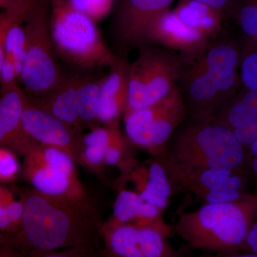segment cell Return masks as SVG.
Returning a JSON list of instances; mask_svg holds the SVG:
<instances>
[{"label":"cell","mask_w":257,"mask_h":257,"mask_svg":"<svg viewBox=\"0 0 257 257\" xmlns=\"http://www.w3.org/2000/svg\"><path fill=\"white\" fill-rule=\"evenodd\" d=\"M256 214L257 194H249L234 202L205 204L182 213L172 231L193 248L236 254L242 251Z\"/></svg>","instance_id":"3957f363"},{"label":"cell","mask_w":257,"mask_h":257,"mask_svg":"<svg viewBox=\"0 0 257 257\" xmlns=\"http://www.w3.org/2000/svg\"><path fill=\"white\" fill-rule=\"evenodd\" d=\"M102 230L107 248L116 256L162 257L173 254L165 241L167 233L159 228L107 222Z\"/></svg>","instance_id":"7c38bea8"},{"label":"cell","mask_w":257,"mask_h":257,"mask_svg":"<svg viewBox=\"0 0 257 257\" xmlns=\"http://www.w3.org/2000/svg\"><path fill=\"white\" fill-rule=\"evenodd\" d=\"M72 5L94 22L99 21L110 12L113 0H69Z\"/></svg>","instance_id":"d4e9b609"},{"label":"cell","mask_w":257,"mask_h":257,"mask_svg":"<svg viewBox=\"0 0 257 257\" xmlns=\"http://www.w3.org/2000/svg\"><path fill=\"white\" fill-rule=\"evenodd\" d=\"M190 1L197 2L216 10L224 17L225 23L234 3V0H190Z\"/></svg>","instance_id":"4dcf8cb0"},{"label":"cell","mask_w":257,"mask_h":257,"mask_svg":"<svg viewBox=\"0 0 257 257\" xmlns=\"http://www.w3.org/2000/svg\"><path fill=\"white\" fill-rule=\"evenodd\" d=\"M50 28L56 55L74 68H111L117 62L95 22L76 9L69 0H52Z\"/></svg>","instance_id":"5b68a950"},{"label":"cell","mask_w":257,"mask_h":257,"mask_svg":"<svg viewBox=\"0 0 257 257\" xmlns=\"http://www.w3.org/2000/svg\"><path fill=\"white\" fill-rule=\"evenodd\" d=\"M28 13L18 14L8 12L3 34L5 56L10 57L14 62L19 78L21 73L26 50L25 20Z\"/></svg>","instance_id":"44dd1931"},{"label":"cell","mask_w":257,"mask_h":257,"mask_svg":"<svg viewBox=\"0 0 257 257\" xmlns=\"http://www.w3.org/2000/svg\"><path fill=\"white\" fill-rule=\"evenodd\" d=\"M187 117L183 96L177 85L155 104L124 114L125 131L128 140L138 146L160 148Z\"/></svg>","instance_id":"9c48e42d"},{"label":"cell","mask_w":257,"mask_h":257,"mask_svg":"<svg viewBox=\"0 0 257 257\" xmlns=\"http://www.w3.org/2000/svg\"><path fill=\"white\" fill-rule=\"evenodd\" d=\"M7 17H8V12H0V68H1L2 64L5 60V53L4 50V42H3V34H4V29L5 23H6Z\"/></svg>","instance_id":"d6a6232c"},{"label":"cell","mask_w":257,"mask_h":257,"mask_svg":"<svg viewBox=\"0 0 257 257\" xmlns=\"http://www.w3.org/2000/svg\"><path fill=\"white\" fill-rule=\"evenodd\" d=\"M28 96V95H27ZM24 130L37 143L60 149L80 163L82 136L69 126L34 104L28 96L22 117Z\"/></svg>","instance_id":"4fadbf2b"},{"label":"cell","mask_w":257,"mask_h":257,"mask_svg":"<svg viewBox=\"0 0 257 257\" xmlns=\"http://www.w3.org/2000/svg\"><path fill=\"white\" fill-rule=\"evenodd\" d=\"M15 199L9 189L0 185V229L12 231L9 219L7 216V207L9 203Z\"/></svg>","instance_id":"f1b7e54d"},{"label":"cell","mask_w":257,"mask_h":257,"mask_svg":"<svg viewBox=\"0 0 257 257\" xmlns=\"http://www.w3.org/2000/svg\"><path fill=\"white\" fill-rule=\"evenodd\" d=\"M229 20L239 29L241 42L257 45V0H234L226 23Z\"/></svg>","instance_id":"603a6c76"},{"label":"cell","mask_w":257,"mask_h":257,"mask_svg":"<svg viewBox=\"0 0 257 257\" xmlns=\"http://www.w3.org/2000/svg\"><path fill=\"white\" fill-rule=\"evenodd\" d=\"M20 78L13 61L5 56L0 68V93L6 92L19 85Z\"/></svg>","instance_id":"83f0119b"},{"label":"cell","mask_w":257,"mask_h":257,"mask_svg":"<svg viewBox=\"0 0 257 257\" xmlns=\"http://www.w3.org/2000/svg\"><path fill=\"white\" fill-rule=\"evenodd\" d=\"M27 99L19 85L0 93V147L23 157L39 144L24 130L22 123Z\"/></svg>","instance_id":"2e32d148"},{"label":"cell","mask_w":257,"mask_h":257,"mask_svg":"<svg viewBox=\"0 0 257 257\" xmlns=\"http://www.w3.org/2000/svg\"><path fill=\"white\" fill-rule=\"evenodd\" d=\"M128 64V104L124 114L155 104L177 85L182 58L173 51L158 45H143Z\"/></svg>","instance_id":"52a82bcc"},{"label":"cell","mask_w":257,"mask_h":257,"mask_svg":"<svg viewBox=\"0 0 257 257\" xmlns=\"http://www.w3.org/2000/svg\"><path fill=\"white\" fill-rule=\"evenodd\" d=\"M170 179L206 204L234 202L248 195L243 170L210 169L192 172L167 171Z\"/></svg>","instance_id":"8fae6325"},{"label":"cell","mask_w":257,"mask_h":257,"mask_svg":"<svg viewBox=\"0 0 257 257\" xmlns=\"http://www.w3.org/2000/svg\"><path fill=\"white\" fill-rule=\"evenodd\" d=\"M212 120L229 130L247 149L257 140V92L240 87Z\"/></svg>","instance_id":"9a60e30c"},{"label":"cell","mask_w":257,"mask_h":257,"mask_svg":"<svg viewBox=\"0 0 257 257\" xmlns=\"http://www.w3.org/2000/svg\"><path fill=\"white\" fill-rule=\"evenodd\" d=\"M27 44L20 82L29 99L39 104L57 87L63 75L56 60L50 18L44 5L35 2L25 20Z\"/></svg>","instance_id":"8992f818"},{"label":"cell","mask_w":257,"mask_h":257,"mask_svg":"<svg viewBox=\"0 0 257 257\" xmlns=\"http://www.w3.org/2000/svg\"><path fill=\"white\" fill-rule=\"evenodd\" d=\"M106 151L105 147L82 145L79 164L96 173L101 174L106 166Z\"/></svg>","instance_id":"484cf974"},{"label":"cell","mask_w":257,"mask_h":257,"mask_svg":"<svg viewBox=\"0 0 257 257\" xmlns=\"http://www.w3.org/2000/svg\"><path fill=\"white\" fill-rule=\"evenodd\" d=\"M217 37L188 10L177 7L152 24L147 32L146 45H158L184 58L197 53Z\"/></svg>","instance_id":"30bf717a"},{"label":"cell","mask_w":257,"mask_h":257,"mask_svg":"<svg viewBox=\"0 0 257 257\" xmlns=\"http://www.w3.org/2000/svg\"><path fill=\"white\" fill-rule=\"evenodd\" d=\"M121 172L125 179L133 182L135 192L144 200L161 210L167 207L172 194V184L162 162L153 161L138 165L133 160Z\"/></svg>","instance_id":"ac0fdd59"},{"label":"cell","mask_w":257,"mask_h":257,"mask_svg":"<svg viewBox=\"0 0 257 257\" xmlns=\"http://www.w3.org/2000/svg\"><path fill=\"white\" fill-rule=\"evenodd\" d=\"M161 211L156 206L144 200L135 191L121 189L115 200L112 219L109 222L154 226L168 234L172 226L163 222Z\"/></svg>","instance_id":"d6986e66"},{"label":"cell","mask_w":257,"mask_h":257,"mask_svg":"<svg viewBox=\"0 0 257 257\" xmlns=\"http://www.w3.org/2000/svg\"><path fill=\"white\" fill-rule=\"evenodd\" d=\"M20 170L17 154L9 148L0 147V184L14 180L18 177Z\"/></svg>","instance_id":"4316f807"},{"label":"cell","mask_w":257,"mask_h":257,"mask_svg":"<svg viewBox=\"0 0 257 257\" xmlns=\"http://www.w3.org/2000/svg\"><path fill=\"white\" fill-rule=\"evenodd\" d=\"M74 162L60 149L39 143L24 156L22 175L34 189L43 194L88 199Z\"/></svg>","instance_id":"ba28073f"},{"label":"cell","mask_w":257,"mask_h":257,"mask_svg":"<svg viewBox=\"0 0 257 257\" xmlns=\"http://www.w3.org/2000/svg\"><path fill=\"white\" fill-rule=\"evenodd\" d=\"M239 75L241 87L257 92V45L241 42Z\"/></svg>","instance_id":"cb8c5ba5"},{"label":"cell","mask_w":257,"mask_h":257,"mask_svg":"<svg viewBox=\"0 0 257 257\" xmlns=\"http://www.w3.org/2000/svg\"><path fill=\"white\" fill-rule=\"evenodd\" d=\"M78 77L79 74L63 76L60 84L45 100L39 104L33 103L69 126L80 130L77 95Z\"/></svg>","instance_id":"ffe728a7"},{"label":"cell","mask_w":257,"mask_h":257,"mask_svg":"<svg viewBox=\"0 0 257 257\" xmlns=\"http://www.w3.org/2000/svg\"><path fill=\"white\" fill-rule=\"evenodd\" d=\"M246 150L229 130L213 120L189 121L171 142L161 162L167 171L172 172L244 171Z\"/></svg>","instance_id":"277c9868"},{"label":"cell","mask_w":257,"mask_h":257,"mask_svg":"<svg viewBox=\"0 0 257 257\" xmlns=\"http://www.w3.org/2000/svg\"><path fill=\"white\" fill-rule=\"evenodd\" d=\"M128 64L126 59L118 58L109 74L101 79L97 119L107 126H116L127 107Z\"/></svg>","instance_id":"e0dca14e"},{"label":"cell","mask_w":257,"mask_h":257,"mask_svg":"<svg viewBox=\"0 0 257 257\" xmlns=\"http://www.w3.org/2000/svg\"><path fill=\"white\" fill-rule=\"evenodd\" d=\"M241 42L219 35L199 51L182 58L177 87L189 121H210L241 87Z\"/></svg>","instance_id":"6da1fadb"},{"label":"cell","mask_w":257,"mask_h":257,"mask_svg":"<svg viewBox=\"0 0 257 257\" xmlns=\"http://www.w3.org/2000/svg\"><path fill=\"white\" fill-rule=\"evenodd\" d=\"M175 0H121L115 19V36L121 48L146 45L147 32L152 24Z\"/></svg>","instance_id":"5bb4252c"},{"label":"cell","mask_w":257,"mask_h":257,"mask_svg":"<svg viewBox=\"0 0 257 257\" xmlns=\"http://www.w3.org/2000/svg\"><path fill=\"white\" fill-rule=\"evenodd\" d=\"M101 82V79L79 74L77 95L79 118L82 126L98 121Z\"/></svg>","instance_id":"7402d4cb"},{"label":"cell","mask_w":257,"mask_h":257,"mask_svg":"<svg viewBox=\"0 0 257 257\" xmlns=\"http://www.w3.org/2000/svg\"><path fill=\"white\" fill-rule=\"evenodd\" d=\"M23 202L22 234L29 246L38 251L85 246L100 227L89 199L56 197L33 189Z\"/></svg>","instance_id":"7a4b0ae2"},{"label":"cell","mask_w":257,"mask_h":257,"mask_svg":"<svg viewBox=\"0 0 257 257\" xmlns=\"http://www.w3.org/2000/svg\"><path fill=\"white\" fill-rule=\"evenodd\" d=\"M242 250L257 256V220L256 219L253 221L248 231Z\"/></svg>","instance_id":"1f68e13d"},{"label":"cell","mask_w":257,"mask_h":257,"mask_svg":"<svg viewBox=\"0 0 257 257\" xmlns=\"http://www.w3.org/2000/svg\"><path fill=\"white\" fill-rule=\"evenodd\" d=\"M35 0H0V10L18 14H27Z\"/></svg>","instance_id":"f546056e"}]
</instances>
